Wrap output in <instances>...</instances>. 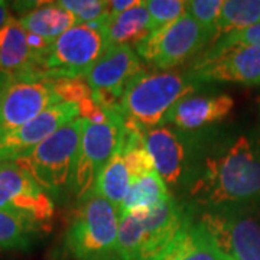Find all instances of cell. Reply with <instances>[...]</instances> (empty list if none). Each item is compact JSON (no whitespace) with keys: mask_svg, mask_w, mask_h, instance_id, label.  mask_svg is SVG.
Listing matches in <instances>:
<instances>
[{"mask_svg":"<svg viewBox=\"0 0 260 260\" xmlns=\"http://www.w3.org/2000/svg\"><path fill=\"white\" fill-rule=\"evenodd\" d=\"M142 3V0H112L109 2V16H117L120 13L127 12L132 8L138 6Z\"/></svg>","mask_w":260,"mask_h":260,"instance_id":"f1b7e54d","label":"cell"},{"mask_svg":"<svg viewBox=\"0 0 260 260\" xmlns=\"http://www.w3.org/2000/svg\"><path fill=\"white\" fill-rule=\"evenodd\" d=\"M59 6L74 15L77 25L95 23L109 13V2L103 0H62Z\"/></svg>","mask_w":260,"mask_h":260,"instance_id":"484cf974","label":"cell"},{"mask_svg":"<svg viewBox=\"0 0 260 260\" xmlns=\"http://www.w3.org/2000/svg\"><path fill=\"white\" fill-rule=\"evenodd\" d=\"M10 77L8 75L2 74L0 73V104H2V99H3V93H5V88H6V85H8V81H9Z\"/></svg>","mask_w":260,"mask_h":260,"instance_id":"4dcf8cb0","label":"cell"},{"mask_svg":"<svg viewBox=\"0 0 260 260\" xmlns=\"http://www.w3.org/2000/svg\"><path fill=\"white\" fill-rule=\"evenodd\" d=\"M84 124L85 119L77 117L12 162L28 172L49 195L59 192L71 186Z\"/></svg>","mask_w":260,"mask_h":260,"instance_id":"277c9868","label":"cell"},{"mask_svg":"<svg viewBox=\"0 0 260 260\" xmlns=\"http://www.w3.org/2000/svg\"><path fill=\"white\" fill-rule=\"evenodd\" d=\"M218 39H224L225 42L246 44V45L260 48V23L251 26V28L237 30V32H232L229 35H224V37L218 38Z\"/></svg>","mask_w":260,"mask_h":260,"instance_id":"83f0119b","label":"cell"},{"mask_svg":"<svg viewBox=\"0 0 260 260\" xmlns=\"http://www.w3.org/2000/svg\"><path fill=\"white\" fill-rule=\"evenodd\" d=\"M77 117H80V107L75 103L62 102L49 107L34 120L0 139V162L16 160L23 156L54 132Z\"/></svg>","mask_w":260,"mask_h":260,"instance_id":"4fadbf2b","label":"cell"},{"mask_svg":"<svg viewBox=\"0 0 260 260\" xmlns=\"http://www.w3.org/2000/svg\"><path fill=\"white\" fill-rule=\"evenodd\" d=\"M0 210L42 232L54 215V201L28 172L9 160L0 162Z\"/></svg>","mask_w":260,"mask_h":260,"instance_id":"9c48e42d","label":"cell"},{"mask_svg":"<svg viewBox=\"0 0 260 260\" xmlns=\"http://www.w3.org/2000/svg\"><path fill=\"white\" fill-rule=\"evenodd\" d=\"M100 260H123V259H120L117 254H113V256H110V257H106V259H100Z\"/></svg>","mask_w":260,"mask_h":260,"instance_id":"1f68e13d","label":"cell"},{"mask_svg":"<svg viewBox=\"0 0 260 260\" xmlns=\"http://www.w3.org/2000/svg\"><path fill=\"white\" fill-rule=\"evenodd\" d=\"M223 260H232V259H229V257H225V256H224V257H223Z\"/></svg>","mask_w":260,"mask_h":260,"instance_id":"d6a6232c","label":"cell"},{"mask_svg":"<svg viewBox=\"0 0 260 260\" xmlns=\"http://www.w3.org/2000/svg\"><path fill=\"white\" fill-rule=\"evenodd\" d=\"M10 18H12V15H10L9 3L0 0V29L5 26V23H6Z\"/></svg>","mask_w":260,"mask_h":260,"instance_id":"f546056e","label":"cell"},{"mask_svg":"<svg viewBox=\"0 0 260 260\" xmlns=\"http://www.w3.org/2000/svg\"><path fill=\"white\" fill-rule=\"evenodd\" d=\"M198 83L260 84V48L215 39L213 47L192 58L186 70Z\"/></svg>","mask_w":260,"mask_h":260,"instance_id":"8992f818","label":"cell"},{"mask_svg":"<svg viewBox=\"0 0 260 260\" xmlns=\"http://www.w3.org/2000/svg\"><path fill=\"white\" fill-rule=\"evenodd\" d=\"M152 20V32L175 22L186 13V2L182 0H143Z\"/></svg>","mask_w":260,"mask_h":260,"instance_id":"d4e9b609","label":"cell"},{"mask_svg":"<svg viewBox=\"0 0 260 260\" xmlns=\"http://www.w3.org/2000/svg\"><path fill=\"white\" fill-rule=\"evenodd\" d=\"M121 121L109 119L102 123H93L85 120L71 179V188L78 200L84 201L93 194L100 171L119 148Z\"/></svg>","mask_w":260,"mask_h":260,"instance_id":"8fae6325","label":"cell"},{"mask_svg":"<svg viewBox=\"0 0 260 260\" xmlns=\"http://www.w3.org/2000/svg\"><path fill=\"white\" fill-rule=\"evenodd\" d=\"M145 71L139 55L132 47H109L83 80L91 91H109L123 97L124 90Z\"/></svg>","mask_w":260,"mask_h":260,"instance_id":"5bb4252c","label":"cell"},{"mask_svg":"<svg viewBox=\"0 0 260 260\" xmlns=\"http://www.w3.org/2000/svg\"><path fill=\"white\" fill-rule=\"evenodd\" d=\"M210 39H214L213 34L185 13L175 22L153 30L135 47V52L159 71H171L195 58Z\"/></svg>","mask_w":260,"mask_h":260,"instance_id":"52a82bcc","label":"cell"},{"mask_svg":"<svg viewBox=\"0 0 260 260\" xmlns=\"http://www.w3.org/2000/svg\"><path fill=\"white\" fill-rule=\"evenodd\" d=\"M260 23V0H225L214 41Z\"/></svg>","mask_w":260,"mask_h":260,"instance_id":"603a6c76","label":"cell"},{"mask_svg":"<svg viewBox=\"0 0 260 260\" xmlns=\"http://www.w3.org/2000/svg\"><path fill=\"white\" fill-rule=\"evenodd\" d=\"M171 197L172 195L168 192L167 184L159 177L158 172L153 171L148 175L132 181L127 195L119 211L120 214L150 211L155 207L165 203Z\"/></svg>","mask_w":260,"mask_h":260,"instance_id":"44dd1931","label":"cell"},{"mask_svg":"<svg viewBox=\"0 0 260 260\" xmlns=\"http://www.w3.org/2000/svg\"><path fill=\"white\" fill-rule=\"evenodd\" d=\"M221 254L232 260H260V221L242 207L207 210L198 220Z\"/></svg>","mask_w":260,"mask_h":260,"instance_id":"30bf717a","label":"cell"},{"mask_svg":"<svg viewBox=\"0 0 260 260\" xmlns=\"http://www.w3.org/2000/svg\"><path fill=\"white\" fill-rule=\"evenodd\" d=\"M145 143L153 159L155 169L168 188H177L188 171V146L184 138L164 124L145 133Z\"/></svg>","mask_w":260,"mask_h":260,"instance_id":"9a60e30c","label":"cell"},{"mask_svg":"<svg viewBox=\"0 0 260 260\" xmlns=\"http://www.w3.org/2000/svg\"><path fill=\"white\" fill-rule=\"evenodd\" d=\"M224 0H191L186 2V13L205 30L215 37Z\"/></svg>","mask_w":260,"mask_h":260,"instance_id":"4316f807","label":"cell"},{"mask_svg":"<svg viewBox=\"0 0 260 260\" xmlns=\"http://www.w3.org/2000/svg\"><path fill=\"white\" fill-rule=\"evenodd\" d=\"M0 73L10 78L45 77L29 49L28 32L13 16L0 29Z\"/></svg>","mask_w":260,"mask_h":260,"instance_id":"e0dca14e","label":"cell"},{"mask_svg":"<svg viewBox=\"0 0 260 260\" xmlns=\"http://www.w3.org/2000/svg\"><path fill=\"white\" fill-rule=\"evenodd\" d=\"M234 107V99L229 94L189 95L169 112L167 123L182 132H194L204 126L224 120Z\"/></svg>","mask_w":260,"mask_h":260,"instance_id":"2e32d148","label":"cell"},{"mask_svg":"<svg viewBox=\"0 0 260 260\" xmlns=\"http://www.w3.org/2000/svg\"><path fill=\"white\" fill-rule=\"evenodd\" d=\"M200 85L201 83L186 71L143 73L123 93V119L133 121L145 130L164 126L169 112L181 100L194 94Z\"/></svg>","mask_w":260,"mask_h":260,"instance_id":"7a4b0ae2","label":"cell"},{"mask_svg":"<svg viewBox=\"0 0 260 260\" xmlns=\"http://www.w3.org/2000/svg\"><path fill=\"white\" fill-rule=\"evenodd\" d=\"M195 204L207 210L242 207L260 198V148L239 136L205 158L189 186Z\"/></svg>","mask_w":260,"mask_h":260,"instance_id":"6da1fadb","label":"cell"},{"mask_svg":"<svg viewBox=\"0 0 260 260\" xmlns=\"http://www.w3.org/2000/svg\"><path fill=\"white\" fill-rule=\"evenodd\" d=\"M58 103L52 78H9L0 104V139Z\"/></svg>","mask_w":260,"mask_h":260,"instance_id":"7c38bea8","label":"cell"},{"mask_svg":"<svg viewBox=\"0 0 260 260\" xmlns=\"http://www.w3.org/2000/svg\"><path fill=\"white\" fill-rule=\"evenodd\" d=\"M120 211L100 195L84 200L65 234V251L75 260H100L116 254Z\"/></svg>","mask_w":260,"mask_h":260,"instance_id":"5b68a950","label":"cell"},{"mask_svg":"<svg viewBox=\"0 0 260 260\" xmlns=\"http://www.w3.org/2000/svg\"><path fill=\"white\" fill-rule=\"evenodd\" d=\"M132 178L129 169L126 167V162L123 158L120 146L116 149L110 160L106 164L97 177L94 185V194L106 198L114 207L120 208L123 204L127 191H129Z\"/></svg>","mask_w":260,"mask_h":260,"instance_id":"7402d4cb","label":"cell"},{"mask_svg":"<svg viewBox=\"0 0 260 260\" xmlns=\"http://www.w3.org/2000/svg\"><path fill=\"white\" fill-rule=\"evenodd\" d=\"M107 48L97 25H75L51 44L42 70L48 78H83Z\"/></svg>","mask_w":260,"mask_h":260,"instance_id":"ba28073f","label":"cell"},{"mask_svg":"<svg viewBox=\"0 0 260 260\" xmlns=\"http://www.w3.org/2000/svg\"><path fill=\"white\" fill-rule=\"evenodd\" d=\"M94 25L102 29L109 47H136L152 34V20L143 0L127 12L117 16L107 15Z\"/></svg>","mask_w":260,"mask_h":260,"instance_id":"d6986e66","label":"cell"},{"mask_svg":"<svg viewBox=\"0 0 260 260\" xmlns=\"http://www.w3.org/2000/svg\"><path fill=\"white\" fill-rule=\"evenodd\" d=\"M19 20L26 32L44 38L49 42H54L56 38L77 25L74 15L59 6L58 2L41 3V6H35Z\"/></svg>","mask_w":260,"mask_h":260,"instance_id":"ffe728a7","label":"cell"},{"mask_svg":"<svg viewBox=\"0 0 260 260\" xmlns=\"http://www.w3.org/2000/svg\"><path fill=\"white\" fill-rule=\"evenodd\" d=\"M223 257L204 227L189 217L171 243L152 260H223Z\"/></svg>","mask_w":260,"mask_h":260,"instance_id":"ac0fdd59","label":"cell"},{"mask_svg":"<svg viewBox=\"0 0 260 260\" xmlns=\"http://www.w3.org/2000/svg\"><path fill=\"white\" fill-rule=\"evenodd\" d=\"M39 232L22 218L0 210V250H28Z\"/></svg>","mask_w":260,"mask_h":260,"instance_id":"cb8c5ba5","label":"cell"},{"mask_svg":"<svg viewBox=\"0 0 260 260\" xmlns=\"http://www.w3.org/2000/svg\"><path fill=\"white\" fill-rule=\"evenodd\" d=\"M189 217L185 205L172 197L150 211L120 214L116 254L123 260H152Z\"/></svg>","mask_w":260,"mask_h":260,"instance_id":"3957f363","label":"cell"}]
</instances>
